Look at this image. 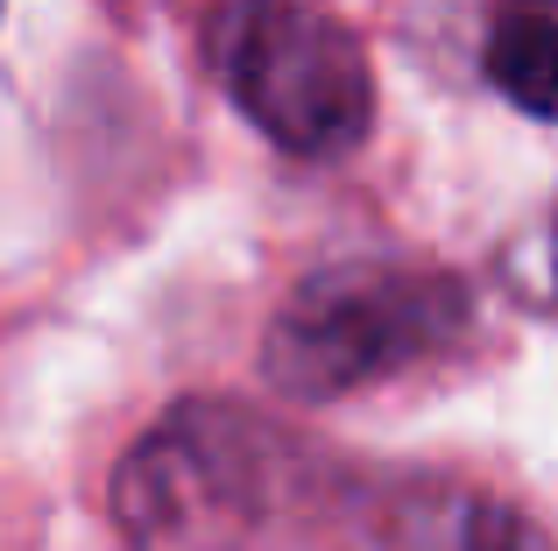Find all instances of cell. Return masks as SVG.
Returning <instances> with one entry per match:
<instances>
[{"mask_svg":"<svg viewBox=\"0 0 558 551\" xmlns=\"http://www.w3.org/2000/svg\"><path fill=\"white\" fill-rule=\"evenodd\" d=\"M205 57L227 99L290 156H347L375 121L368 50L304 0H219Z\"/></svg>","mask_w":558,"mask_h":551,"instance_id":"cell-3","label":"cell"},{"mask_svg":"<svg viewBox=\"0 0 558 551\" xmlns=\"http://www.w3.org/2000/svg\"><path fill=\"white\" fill-rule=\"evenodd\" d=\"M488 85L509 107L558 121V14H509L488 36Z\"/></svg>","mask_w":558,"mask_h":551,"instance_id":"cell-5","label":"cell"},{"mask_svg":"<svg viewBox=\"0 0 558 551\" xmlns=\"http://www.w3.org/2000/svg\"><path fill=\"white\" fill-rule=\"evenodd\" d=\"M523 297H537V304L558 311V212L545 220V241H537V276L523 269Z\"/></svg>","mask_w":558,"mask_h":551,"instance_id":"cell-6","label":"cell"},{"mask_svg":"<svg viewBox=\"0 0 558 551\" xmlns=\"http://www.w3.org/2000/svg\"><path fill=\"white\" fill-rule=\"evenodd\" d=\"M368 551H551V538L502 495H474V488H396L375 510Z\"/></svg>","mask_w":558,"mask_h":551,"instance_id":"cell-4","label":"cell"},{"mask_svg":"<svg viewBox=\"0 0 558 551\" xmlns=\"http://www.w3.org/2000/svg\"><path fill=\"white\" fill-rule=\"evenodd\" d=\"M298 445L241 403H170L113 467L128 551H262L298 502Z\"/></svg>","mask_w":558,"mask_h":551,"instance_id":"cell-1","label":"cell"},{"mask_svg":"<svg viewBox=\"0 0 558 551\" xmlns=\"http://www.w3.org/2000/svg\"><path fill=\"white\" fill-rule=\"evenodd\" d=\"M466 332V283L417 262H332L269 318L262 375L276 396L332 403L446 354Z\"/></svg>","mask_w":558,"mask_h":551,"instance_id":"cell-2","label":"cell"}]
</instances>
